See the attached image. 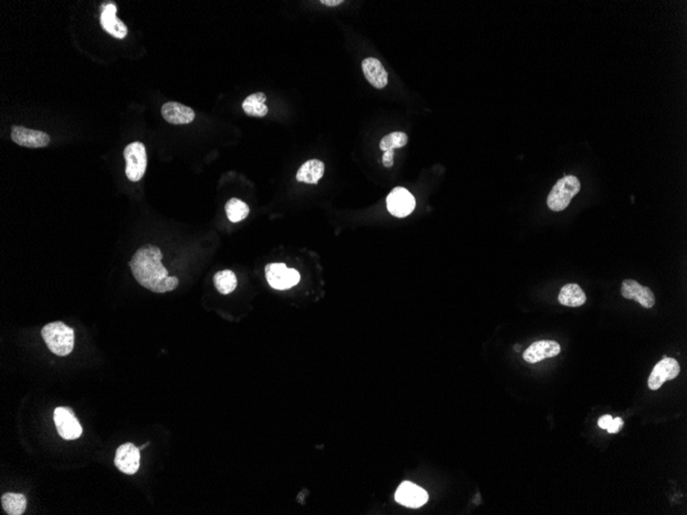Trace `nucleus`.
Returning <instances> with one entry per match:
<instances>
[{"mask_svg":"<svg viewBox=\"0 0 687 515\" xmlns=\"http://www.w3.org/2000/svg\"><path fill=\"white\" fill-rule=\"evenodd\" d=\"M163 254L159 247L146 244L140 247L130 260V269L137 282L155 293H165L178 286L176 277L169 276L162 265Z\"/></svg>","mask_w":687,"mask_h":515,"instance_id":"f257e3e1","label":"nucleus"},{"mask_svg":"<svg viewBox=\"0 0 687 515\" xmlns=\"http://www.w3.org/2000/svg\"><path fill=\"white\" fill-rule=\"evenodd\" d=\"M41 337L51 352L57 356L70 355L74 347V333L63 322H52L41 329Z\"/></svg>","mask_w":687,"mask_h":515,"instance_id":"f03ea898","label":"nucleus"},{"mask_svg":"<svg viewBox=\"0 0 687 515\" xmlns=\"http://www.w3.org/2000/svg\"><path fill=\"white\" fill-rule=\"evenodd\" d=\"M580 181L577 177L567 175L556 183L547 196V206L551 211L558 212L566 209L571 200L580 191Z\"/></svg>","mask_w":687,"mask_h":515,"instance_id":"7ed1b4c3","label":"nucleus"},{"mask_svg":"<svg viewBox=\"0 0 687 515\" xmlns=\"http://www.w3.org/2000/svg\"><path fill=\"white\" fill-rule=\"evenodd\" d=\"M126 160V175L132 182H138L148 167V156L143 142L130 143L124 150Z\"/></svg>","mask_w":687,"mask_h":515,"instance_id":"20e7f679","label":"nucleus"},{"mask_svg":"<svg viewBox=\"0 0 687 515\" xmlns=\"http://www.w3.org/2000/svg\"><path fill=\"white\" fill-rule=\"evenodd\" d=\"M266 278L272 288L287 290L299 284L301 275L296 269H288L285 264H270L266 267Z\"/></svg>","mask_w":687,"mask_h":515,"instance_id":"39448f33","label":"nucleus"},{"mask_svg":"<svg viewBox=\"0 0 687 515\" xmlns=\"http://www.w3.org/2000/svg\"><path fill=\"white\" fill-rule=\"evenodd\" d=\"M58 433L66 441H74L83 434L81 423L70 408H57L54 413Z\"/></svg>","mask_w":687,"mask_h":515,"instance_id":"423d86ee","label":"nucleus"},{"mask_svg":"<svg viewBox=\"0 0 687 515\" xmlns=\"http://www.w3.org/2000/svg\"><path fill=\"white\" fill-rule=\"evenodd\" d=\"M386 206L390 214L395 218H407L415 210L416 200L405 187H395L388 194Z\"/></svg>","mask_w":687,"mask_h":515,"instance_id":"0eeeda50","label":"nucleus"},{"mask_svg":"<svg viewBox=\"0 0 687 515\" xmlns=\"http://www.w3.org/2000/svg\"><path fill=\"white\" fill-rule=\"evenodd\" d=\"M115 465L125 474H135L140 467V450L131 442L122 444L115 453Z\"/></svg>","mask_w":687,"mask_h":515,"instance_id":"6e6552de","label":"nucleus"},{"mask_svg":"<svg viewBox=\"0 0 687 515\" xmlns=\"http://www.w3.org/2000/svg\"><path fill=\"white\" fill-rule=\"evenodd\" d=\"M680 373V366L677 360L665 356L655 366L648 379V387L650 390H659L665 382L675 379Z\"/></svg>","mask_w":687,"mask_h":515,"instance_id":"1a4fd4ad","label":"nucleus"},{"mask_svg":"<svg viewBox=\"0 0 687 515\" xmlns=\"http://www.w3.org/2000/svg\"><path fill=\"white\" fill-rule=\"evenodd\" d=\"M12 140L20 147L41 148L48 147L51 142L50 136L46 133L27 129L21 126L12 128Z\"/></svg>","mask_w":687,"mask_h":515,"instance_id":"9d476101","label":"nucleus"},{"mask_svg":"<svg viewBox=\"0 0 687 515\" xmlns=\"http://www.w3.org/2000/svg\"><path fill=\"white\" fill-rule=\"evenodd\" d=\"M395 501L405 507L419 508L428 501V494L420 486L405 481L396 490Z\"/></svg>","mask_w":687,"mask_h":515,"instance_id":"9b49d317","label":"nucleus"},{"mask_svg":"<svg viewBox=\"0 0 687 515\" xmlns=\"http://www.w3.org/2000/svg\"><path fill=\"white\" fill-rule=\"evenodd\" d=\"M101 12L102 28L115 39H125L128 28L125 23L117 17V6L115 4H104L102 6Z\"/></svg>","mask_w":687,"mask_h":515,"instance_id":"f8f14e48","label":"nucleus"},{"mask_svg":"<svg viewBox=\"0 0 687 515\" xmlns=\"http://www.w3.org/2000/svg\"><path fill=\"white\" fill-rule=\"evenodd\" d=\"M622 295L627 300L639 302L645 309L655 306V296L648 287L642 286L637 281L624 280L622 285Z\"/></svg>","mask_w":687,"mask_h":515,"instance_id":"ddd939ff","label":"nucleus"},{"mask_svg":"<svg viewBox=\"0 0 687 515\" xmlns=\"http://www.w3.org/2000/svg\"><path fill=\"white\" fill-rule=\"evenodd\" d=\"M561 352V346L556 340H539L533 342L523 355L525 361L537 363L547 358H553Z\"/></svg>","mask_w":687,"mask_h":515,"instance_id":"4468645a","label":"nucleus"},{"mask_svg":"<svg viewBox=\"0 0 687 515\" xmlns=\"http://www.w3.org/2000/svg\"><path fill=\"white\" fill-rule=\"evenodd\" d=\"M162 116L172 125H188L196 118L194 110L183 104L167 102L162 106Z\"/></svg>","mask_w":687,"mask_h":515,"instance_id":"2eb2a0df","label":"nucleus"},{"mask_svg":"<svg viewBox=\"0 0 687 515\" xmlns=\"http://www.w3.org/2000/svg\"><path fill=\"white\" fill-rule=\"evenodd\" d=\"M362 72L365 79L376 88H384L388 85V74L384 66L376 58L362 61Z\"/></svg>","mask_w":687,"mask_h":515,"instance_id":"dca6fc26","label":"nucleus"},{"mask_svg":"<svg viewBox=\"0 0 687 515\" xmlns=\"http://www.w3.org/2000/svg\"><path fill=\"white\" fill-rule=\"evenodd\" d=\"M325 163L319 160H309L301 166L296 173V180L299 182L308 185H317L325 175Z\"/></svg>","mask_w":687,"mask_h":515,"instance_id":"f3484780","label":"nucleus"},{"mask_svg":"<svg viewBox=\"0 0 687 515\" xmlns=\"http://www.w3.org/2000/svg\"><path fill=\"white\" fill-rule=\"evenodd\" d=\"M558 300L563 306L577 308V307L586 304L587 295L580 285L575 284V283H569V284L562 287Z\"/></svg>","mask_w":687,"mask_h":515,"instance_id":"a211bd4d","label":"nucleus"},{"mask_svg":"<svg viewBox=\"0 0 687 515\" xmlns=\"http://www.w3.org/2000/svg\"><path fill=\"white\" fill-rule=\"evenodd\" d=\"M266 101H267V96L263 93L259 92L249 95L242 103L244 112L252 118H265L269 112Z\"/></svg>","mask_w":687,"mask_h":515,"instance_id":"6ab92c4d","label":"nucleus"},{"mask_svg":"<svg viewBox=\"0 0 687 515\" xmlns=\"http://www.w3.org/2000/svg\"><path fill=\"white\" fill-rule=\"evenodd\" d=\"M2 507L8 515H22L27 507V499L22 494L6 493L1 497Z\"/></svg>","mask_w":687,"mask_h":515,"instance_id":"aec40b11","label":"nucleus"},{"mask_svg":"<svg viewBox=\"0 0 687 515\" xmlns=\"http://www.w3.org/2000/svg\"><path fill=\"white\" fill-rule=\"evenodd\" d=\"M215 288L221 295H230L238 285L236 275L230 269H223L215 274L214 278Z\"/></svg>","mask_w":687,"mask_h":515,"instance_id":"412c9836","label":"nucleus"},{"mask_svg":"<svg viewBox=\"0 0 687 515\" xmlns=\"http://www.w3.org/2000/svg\"><path fill=\"white\" fill-rule=\"evenodd\" d=\"M225 213L230 222H240L247 218L249 214V207L243 201L237 198L230 199L225 204Z\"/></svg>","mask_w":687,"mask_h":515,"instance_id":"4be33fe9","label":"nucleus"},{"mask_svg":"<svg viewBox=\"0 0 687 515\" xmlns=\"http://www.w3.org/2000/svg\"><path fill=\"white\" fill-rule=\"evenodd\" d=\"M407 135L403 132H393L391 134L383 137L380 142V148L383 152L387 150H394L395 148H401L407 145Z\"/></svg>","mask_w":687,"mask_h":515,"instance_id":"5701e85b","label":"nucleus"},{"mask_svg":"<svg viewBox=\"0 0 687 515\" xmlns=\"http://www.w3.org/2000/svg\"><path fill=\"white\" fill-rule=\"evenodd\" d=\"M624 420H622V417H615V419H613V422H611L609 427L607 428V431H608V433H610V434H616V433L620 432L622 427H624Z\"/></svg>","mask_w":687,"mask_h":515,"instance_id":"b1692460","label":"nucleus"},{"mask_svg":"<svg viewBox=\"0 0 687 515\" xmlns=\"http://www.w3.org/2000/svg\"><path fill=\"white\" fill-rule=\"evenodd\" d=\"M383 165L385 168H391L394 163V150H387L384 152L382 159Z\"/></svg>","mask_w":687,"mask_h":515,"instance_id":"393cba45","label":"nucleus"},{"mask_svg":"<svg viewBox=\"0 0 687 515\" xmlns=\"http://www.w3.org/2000/svg\"><path fill=\"white\" fill-rule=\"evenodd\" d=\"M613 420V417L610 415H603V417H600L599 421H598V425H599L600 428L607 430Z\"/></svg>","mask_w":687,"mask_h":515,"instance_id":"a878e982","label":"nucleus"},{"mask_svg":"<svg viewBox=\"0 0 687 515\" xmlns=\"http://www.w3.org/2000/svg\"><path fill=\"white\" fill-rule=\"evenodd\" d=\"M320 4L327 6H336L343 4V0H321Z\"/></svg>","mask_w":687,"mask_h":515,"instance_id":"bb28decb","label":"nucleus"}]
</instances>
